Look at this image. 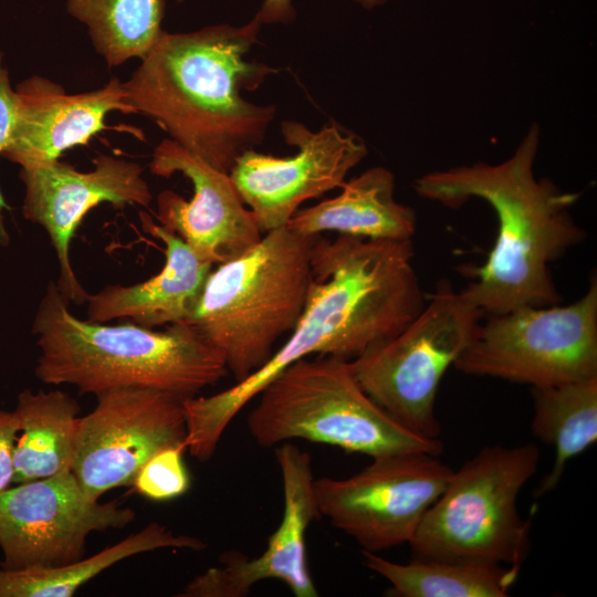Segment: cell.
Masks as SVG:
<instances>
[{
	"label": "cell",
	"mask_w": 597,
	"mask_h": 597,
	"mask_svg": "<svg viewBox=\"0 0 597 597\" xmlns=\"http://www.w3.org/2000/svg\"><path fill=\"white\" fill-rule=\"evenodd\" d=\"M412 258L411 240L316 234L308 295L286 343L228 389L184 399L189 453L210 460L232 420L291 364L313 354L350 362L399 334L425 306Z\"/></svg>",
	"instance_id": "6da1fadb"
},
{
	"label": "cell",
	"mask_w": 597,
	"mask_h": 597,
	"mask_svg": "<svg viewBox=\"0 0 597 597\" xmlns=\"http://www.w3.org/2000/svg\"><path fill=\"white\" fill-rule=\"evenodd\" d=\"M261 22L208 27L188 33L163 31L128 81L127 102L178 145L230 172L235 160L265 137L273 105L241 96L277 70L252 62Z\"/></svg>",
	"instance_id": "7a4b0ae2"
},
{
	"label": "cell",
	"mask_w": 597,
	"mask_h": 597,
	"mask_svg": "<svg viewBox=\"0 0 597 597\" xmlns=\"http://www.w3.org/2000/svg\"><path fill=\"white\" fill-rule=\"evenodd\" d=\"M538 139V128L533 127L514 155L501 164L455 167L415 182L418 195L444 206L457 208L480 198L495 211L494 247L484 264L471 272L475 281L461 291L483 314L558 304L548 264L585 238L568 211L578 193L564 192L534 176Z\"/></svg>",
	"instance_id": "3957f363"
},
{
	"label": "cell",
	"mask_w": 597,
	"mask_h": 597,
	"mask_svg": "<svg viewBox=\"0 0 597 597\" xmlns=\"http://www.w3.org/2000/svg\"><path fill=\"white\" fill-rule=\"evenodd\" d=\"M69 303L50 281L33 320L40 350L34 373L46 385L95 396L150 388L186 399L229 373L222 355L187 323L160 332L135 323L106 325L76 317Z\"/></svg>",
	"instance_id": "277c9868"
},
{
	"label": "cell",
	"mask_w": 597,
	"mask_h": 597,
	"mask_svg": "<svg viewBox=\"0 0 597 597\" xmlns=\"http://www.w3.org/2000/svg\"><path fill=\"white\" fill-rule=\"evenodd\" d=\"M314 238L287 227L265 232L209 273L187 324L222 355L235 383L265 365L296 326L312 283Z\"/></svg>",
	"instance_id": "5b68a950"
},
{
	"label": "cell",
	"mask_w": 597,
	"mask_h": 597,
	"mask_svg": "<svg viewBox=\"0 0 597 597\" xmlns=\"http://www.w3.org/2000/svg\"><path fill=\"white\" fill-rule=\"evenodd\" d=\"M256 398L248 429L264 448L302 439L371 458L408 452L438 457L443 451L440 439L416 434L376 404L358 384L349 360L302 358Z\"/></svg>",
	"instance_id": "8992f818"
},
{
	"label": "cell",
	"mask_w": 597,
	"mask_h": 597,
	"mask_svg": "<svg viewBox=\"0 0 597 597\" xmlns=\"http://www.w3.org/2000/svg\"><path fill=\"white\" fill-rule=\"evenodd\" d=\"M538 462L533 443L492 446L453 470L408 543L413 557L521 566L531 522L516 501Z\"/></svg>",
	"instance_id": "52a82bcc"
},
{
	"label": "cell",
	"mask_w": 597,
	"mask_h": 597,
	"mask_svg": "<svg viewBox=\"0 0 597 597\" xmlns=\"http://www.w3.org/2000/svg\"><path fill=\"white\" fill-rule=\"evenodd\" d=\"M483 312L441 280L395 337L350 360L363 390L404 427L439 439L436 397L447 369L473 341Z\"/></svg>",
	"instance_id": "ba28073f"
},
{
	"label": "cell",
	"mask_w": 597,
	"mask_h": 597,
	"mask_svg": "<svg viewBox=\"0 0 597 597\" xmlns=\"http://www.w3.org/2000/svg\"><path fill=\"white\" fill-rule=\"evenodd\" d=\"M461 373L543 387L597 376V280L576 302L489 315L453 364Z\"/></svg>",
	"instance_id": "9c48e42d"
},
{
	"label": "cell",
	"mask_w": 597,
	"mask_h": 597,
	"mask_svg": "<svg viewBox=\"0 0 597 597\" xmlns=\"http://www.w3.org/2000/svg\"><path fill=\"white\" fill-rule=\"evenodd\" d=\"M452 471L422 452L373 458L352 476L314 479L317 509L363 551L378 553L411 541Z\"/></svg>",
	"instance_id": "30bf717a"
},
{
	"label": "cell",
	"mask_w": 597,
	"mask_h": 597,
	"mask_svg": "<svg viewBox=\"0 0 597 597\" xmlns=\"http://www.w3.org/2000/svg\"><path fill=\"white\" fill-rule=\"evenodd\" d=\"M95 408L78 417L72 473L91 498L133 485L157 452L184 447V399L157 389L121 388L96 396Z\"/></svg>",
	"instance_id": "8fae6325"
},
{
	"label": "cell",
	"mask_w": 597,
	"mask_h": 597,
	"mask_svg": "<svg viewBox=\"0 0 597 597\" xmlns=\"http://www.w3.org/2000/svg\"><path fill=\"white\" fill-rule=\"evenodd\" d=\"M136 517L117 501L101 503L72 471L0 492L2 568H51L83 557L93 532L124 528Z\"/></svg>",
	"instance_id": "7c38bea8"
},
{
	"label": "cell",
	"mask_w": 597,
	"mask_h": 597,
	"mask_svg": "<svg viewBox=\"0 0 597 597\" xmlns=\"http://www.w3.org/2000/svg\"><path fill=\"white\" fill-rule=\"evenodd\" d=\"M281 133L298 150L277 158L244 151L229 175L262 231L286 227L304 201L342 188L350 169L367 155L365 143L337 124L312 132L295 121H284Z\"/></svg>",
	"instance_id": "4fadbf2b"
},
{
	"label": "cell",
	"mask_w": 597,
	"mask_h": 597,
	"mask_svg": "<svg viewBox=\"0 0 597 597\" xmlns=\"http://www.w3.org/2000/svg\"><path fill=\"white\" fill-rule=\"evenodd\" d=\"M94 169L80 171L59 159L20 169L25 187L22 212L40 224L55 250L62 295L76 304L87 303L91 294L82 286L70 260V244L86 213L100 203L123 209L127 205L149 207L153 195L135 161L101 154Z\"/></svg>",
	"instance_id": "5bb4252c"
},
{
	"label": "cell",
	"mask_w": 597,
	"mask_h": 597,
	"mask_svg": "<svg viewBox=\"0 0 597 597\" xmlns=\"http://www.w3.org/2000/svg\"><path fill=\"white\" fill-rule=\"evenodd\" d=\"M275 458L282 475L283 515L265 551L254 558L237 551L223 553L221 566L196 576L178 596L244 597L264 579L283 582L296 597L318 596L306 554L307 528L320 516L311 457L287 441L275 449Z\"/></svg>",
	"instance_id": "9a60e30c"
},
{
	"label": "cell",
	"mask_w": 597,
	"mask_h": 597,
	"mask_svg": "<svg viewBox=\"0 0 597 597\" xmlns=\"http://www.w3.org/2000/svg\"><path fill=\"white\" fill-rule=\"evenodd\" d=\"M153 175L181 174L190 180L193 195L186 200L171 190L157 196L156 217L167 230L181 238L201 259L220 264L242 254L262 238L253 212L245 205L230 175L170 138L154 149Z\"/></svg>",
	"instance_id": "2e32d148"
},
{
	"label": "cell",
	"mask_w": 597,
	"mask_h": 597,
	"mask_svg": "<svg viewBox=\"0 0 597 597\" xmlns=\"http://www.w3.org/2000/svg\"><path fill=\"white\" fill-rule=\"evenodd\" d=\"M19 112L2 156L21 168L57 160L103 130L111 112L136 114L117 77L94 91L70 94L49 78L33 75L17 85Z\"/></svg>",
	"instance_id": "e0dca14e"
},
{
	"label": "cell",
	"mask_w": 597,
	"mask_h": 597,
	"mask_svg": "<svg viewBox=\"0 0 597 597\" xmlns=\"http://www.w3.org/2000/svg\"><path fill=\"white\" fill-rule=\"evenodd\" d=\"M145 232L165 245V264L153 277L134 285H107L87 301V321L107 323L129 318L147 328L187 323L213 264L201 259L181 238L146 212Z\"/></svg>",
	"instance_id": "ac0fdd59"
},
{
	"label": "cell",
	"mask_w": 597,
	"mask_h": 597,
	"mask_svg": "<svg viewBox=\"0 0 597 597\" xmlns=\"http://www.w3.org/2000/svg\"><path fill=\"white\" fill-rule=\"evenodd\" d=\"M395 178L384 167H373L342 186V192L297 210L286 227L300 234L334 231L369 240H411L415 211L394 198Z\"/></svg>",
	"instance_id": "d6986e66"
},
{
	"label": "cell",
	"mask_w": 597,
	"mask_h": 597,
	"mask_svg": "<svg viewBox=\"0 0 597 597\" xmlns=\"http://www.w3.org/2000/svg\"><path fill=\"white\" fill-rule=\"evenodd\" d=\"M81 407L62 390H23L13 410L20 437L13 450V483L71 471Z\"/></svg>",
	"instance_id": "ffe728a7"
},
{
	"label": "cell",
	"mask_w": 597,
	"mask_h": 597,
	"mask_svg": "<svg viewBox=\"0 0 597 597\" xmlns=\"http://www.w3.org/2000/svg\"><path fill=\"white\" fill-rule=\"evenodd\" d=\"M362 554L365 566L390 583L388 595L399 597H503L521 570L516 565L417 557L399 564L377 553Z\"/></svg>",
	"instance_id": "44dd1931"
},
{
	"label": "cell",
	"mask_w": 597,
	"mask_h": 597,
	"mask_svg": "<svg viewBox=\"0 0 597 597\" xmlns=\"http://www.w3.org/2000/svg\"><path fill=\"white\" fill-rule=\"evenodd\" d=\"M161 548L201 551L206 544L198 537L175 534L153 522L95 555L64 566L27 569L0 567V597H71L81 586L117 562Z\"/></svg>",
	"instance_id": "7402d4cb"
},
{
	"label": "cell",
	"mask_w": 597,
	"mask_h": 597,
	"mask_svg": "<svg viewBox=\"0 0 597 597\" xmlns=\"http://www.w3.org/2000/svg\"><path fill=\"white\" fill-rule=\"evenodd\" d=\"M532 431L555 449L551 471L535 495L557 488L567 463L597 440V376L561 385L532 387Z\"/></svg>",
	"instance_id": "603a6c76"
},
{
	"label": "cell",
	"mask_w": 597,
	"mask_h": 597,
	"mask_svg": "<svg viewBox=\"0 0 597 597\" xmlns=\"http://www.w3.org/2000/svg\"><path fill=\"white\" fill-rule=\"evenodd\" d=\"M67 11L87 27L108 67L142 60L163 32V0H69Z\"/></svg>",
	"instance_id": "cb8c5ba5"
},
{
	"label": "cell",
	"mask_w": 597,
	"mask_h": 597,
	"mask_svg": "<svg viewBox=\"0 0 597 597\" xmlns=\"http://www.w3.org/2000/svg\"><path fill=\"white\" fill-rule=\"evenodd\" d=\"M184 447H171L157 452L137 473L133 485L143 496L167 501L185 494L190 476L185 465Z\"/></svg>",
	"instance_id": "d4e9b609"
},
{
	"label": "cell",
	"mask_w": 597,
	"mask_h": 597,
	"mask_svg": "<svg viewBox=\"0 0 597 597\" xmlns=\"http://www.w3.org/2000/svg\"><path fill=\"white\" fill-rule=\"evenodd\" d=\"M19 101L17 92L12 90L9 73L3 66V54L0 51V156L10 144L18 121ZM6 202L0 193V208Z\"/></svg>",
	"instance_id": "484cf974"
},
{
	"label": "cell",
	"mask_w": 597,
	"mask_h": 597,
	"mask_svg": "<svg viewBox=\"0 0 597 597\" xmlns=\"http://www.w3.org/2000/svg\"><path fill=\"white\" fill-rule=\"evenodd\" d=\"M19 429L14 411L0 409V492L13 484V450Z\"/></svg>",
	"instance_id": "4316f807"
},
{
	"label": "cell",
	"mask_w": 597,
	"mask_h": 597,
	"mask_svg": "<svg viewBox=\"0 0 597 597\" xmlns=\"http://www.w3.org/2000/svg\"><path fill=\"white\" fill-rule=\"evenodd\" d=\"M363 6L374 7L387 0H358ZM293 15L291 0H263L262 7L255 15L262 23L290 21Z\"/></svg>",
	"instance_id": "83f0119b"
}]
</instances>
